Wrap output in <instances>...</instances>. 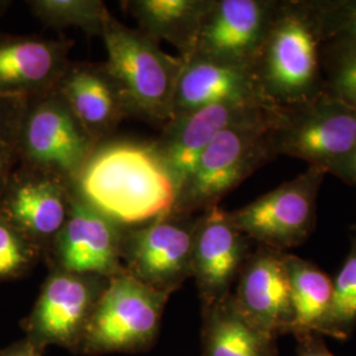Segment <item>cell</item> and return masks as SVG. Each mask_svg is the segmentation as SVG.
Segmentation results:
<instances>
[{
	"instance_id": "cell-1",
	"label": "cell",
	"mask_w": 356,
	"mask_h": 356,
	"mask_svg": "<svg viewBox=\"0 0 356 356\" xmlns=\"http://www.w3.org/2000/svg\"><path fill=\"white\" fill-rule=\"evenodd\" d=\"M74 189L123 227L172 214L178 197L177 184L153 141L129 139L98 144Z\"/></svg>"
},
{
	"instance_id": "cell-2",
	"label": "cell",
	"mask_w": 356,
	"mask_h": 356,
	"mask_svg": "<svg viewBox=\"0 0 356 356\" xmlns=\"http://www.w3.org/2000/svg\"><path fill=\"white\" fill-rule=\"evenodd\" d=\"M322 36L310 0H284L252 72L268 106L284 108L325 91Z\"/></svg>"
},
{
	"instance_id": "cell-3",
	"label": "cell",
	"mask_w": 356,
	"mask_h": 356,
	"mask_svg": "<svg viewBox=\"0 0 356 356\" xmlns=\"http://www.w3.org/2000/svg\"><path fill=\"white\" fill-rule=\"evenodd\" d=\"M104 63L127 106L129 116L165 126L172 118L182 60L163 51L138 28H129L106 13L102 35Z\"/></svg>"
},
{
	"instance_id": "cell-4",
	"label": "cell",
	"mask_w": 356,
	"mask_h": 356,
	"mask_svg": "<svg viewBox=\"0 0 356 356\" xmlns=\"http://www.w3.org/2000/svg\"><path fill=\"white\" fill-rule=\"evenodd\" d=\"M277 110L220 132L179 188L173 214L200 216L219 206L229 191L277 157L273 145Z\"/></svg>"
},
{
	"instance_id": "cell-5",
	"label": "cell",
	"mask_w": 356,
	"mask_h": 356,
	"mask_svg": "<svg viewBox=\"0 0 356 356\" xmlns=\"http://www.w3.org/2000/svg\"><path fill=\"white\" fill-rule=\"evenodd\" d=\"M273 145L277 156L304 160L347 182L356 151V110L326 90L307 102L279 108Z\"/></svg>"
},
{
	"instance_id": "cell-6",
	"label": "cell",
	"mask_w": 356,
	"mask_h": 356,
	"mask_svg": "<svg viewBox=\"0 0 356 356\" xmlns=\"http://www.w3.org/2000/svg\"><path fill=\"white\" fill-rule=\"evenodd\" d=\"M169 296L156 292L126 272L111 277L90 319L79 355L136 354L159 337Z\"/></svg>"
},
{
	"instance_id": "cell-7",
	"label": "cell",
	"mask_w": 356,
	"mask_h": 356,
	"mask_svg": "<svg viewBox=\"0 0 356 356\" xmlns=\"http://www.w3.org/2000/svg\"><path fill=\"white\" fill-rule=\"evenodd\" d=\"M97 145L56 90L26 101L15 145L20 165L74 185Z\"/></svg>"
},
{
	"instance_id": "cell-8",
	"label": "cell",
	"mask_w": 356,
	"mask_h": 356,
	"mask_svg": "<svg viewBox=\"0 0 356 356\" xmlns=\"http://www.w3.org/2000/svg\"><path fill=\"white\" fill-rule=\"evenodd\" d=\"M110 279L51 268L31 313L24 338L41 351L58 346L79 355L95 307Z\"/></svg>"
},
{
	"instance_id": "cell-9",
	"label": "cell",
	"mask_w": 356,
	"mask_h": 356,
	"mask_svg": "<svg viewBox=\"0 0 356 356\" xmlns=\"http://www.w3.org/2000/svg\"><path fill=\"white\" fill-rule=\"evenodd\" d=\"M326 175L322 169L309 166L279 188L229 211V219L257 245L289 252L305 243L316 229L317 198Z\"/></svg>"
},
{
	"instance_id": "cell-10",
	"label": "cell",
	"mask_w": 356,
	"mask_h": 356,
	"mask_svg": "<svg viewBox=\"0 0 356 356\" xmlns=\"http://www.w3.org/2000/svg\"><path fill=\"white\" fill-rule=\"evenodd\" d=\"M198 216L169 214L126 227L122 247L124 272L156 292L172 296L191 277Z\"/></svg>"
},
{
	"instance_id": "cell-11",
	"label": "cell",
	"mask_w": 356,
	"mask_h": 356,
	"mask_svg": "<svg viewBox=\"0 0 356 356\" xmlns=\"http://www.w3.org/2000/svg\"><path fill=\"white\" fill-rule=\"evenodd\" d=\"M124 229L74 189L69 216L44 260L49 269L111 279L124 273L122 263Z\"/></svg>"
},
{
	"instance_id": "cell-12",
	"label": "cell",
	"mask_w": 356,
	"mask_h": 356,
	"mask_svg": "<svg viewBox=\"0 0 356 356\" xmlns=\"http://www.w3.org/2000/svg\"><path fill=\"white\" fill-rule=\"evenodd\" d=\"M74 185L47 172L17 164L0 198V211L44 254L64 227Z\"/></svg>"
},
{
	"instance_id": "cell-13",
	"label": "cell",
	"mask_w": 356,
	"mask_h": 356,
	"mask_svg": "<svg viewBox=\"0 0 356 356\" xmlns=\"http://www.w3.org/2000/svg\"><path fill=\"white\" fill-rule=\"evenodd\" d=\"M279 4L277 0H213L191 56L252 67Z\"/></svg>"
},
{
	"instance_id": "cell-14",
	"label": "cell",
	"mask_w": 356,
	"mask_h": 356,
	"mask_svg": "<svg viewBox=\"0 0 356 356\" xmlns=\"http://www.w3.org/2000/svg\"><path fill=\"white\" fill-rule=\"evenodd\" d=\"M252 241L234 226L229 211L216 206L198 216L191 277L202 310L227 298L251 254Z\"/></svg>"
},
{
	"instance_id": "cell-15",
	"label": "cell",
	"mask_w": 356,
	"mask_h": 356,
	"mask_svg": "<svg viewBox=\"0 0 356 356\" xmlns=\"http://www.w3.org/2000/svg\"><path fill=\"white\" fill-rule=\"evenodd\" d=\"M273 108L277 107L259 101H229L172 118L153 144L169 168L178 191L200 156L220 132L268 114Z\"/></svg>"
},
{
	"instance_id": "cell-16",
	"label": "cell",
	"mask_w": 356,
	"mask_h": 356,
	"mask_svg": "<svg viewBox=\"0 0 356 356\" xmlns=\"http://www.w3.org/2000/svg\"><path fill=\"white\" fill-rule=\"evenodd\" d=\"M286 252L257 245L251 251L231 293L254 326L277 337L292 334L293 309Z\"/></svg>"
},
{
	"instance_id": "cell-17",
	"label": "cell",
	"mask_w": 356,
	"mask_h": 356,
	"mask_svg": "<svg viewBox=\"0 0 356 356\" xmlns=\"http://www.w3.org/2000/svg\"><path fill=\"white\" fill-rule=\"evenodd\" d=\"M73 41L0 32V95L31 99L56 89Z\"/></svg>"
},
{
	"instance_id": "cell-18",
	"label": "cell",
	"mask_w": 356,
	"mask_h": 356,
	"mask_svg": "<svg viewBox=\"0 0 356 356\" xmlns=\"http://www.w3.org/2000/svg\"><path fill=\"white\" fill-rule=\"evenodd\" d=\"M54 90L97 144L113 139L119 124L129 118L104 63H70Z\"/></svg>"
},
{
	"instance_id": "cell-19",
	"label": "cell",
	"mask_w": 356,
	"mask_h": 356,
	"mask_svg": "<svg viewBox=\"0 0 356 356\" xmlns=\"http://www.w3.org/2000/svg\"><path fill=\"white\" fill-rule=\"evenodd\" d=\"M229 101L266 103L260 97L251 66L220 63L200 56L182 60L172 118Z\"/></svg>"
},
{
	"instance_id": "cell-20",
	"label": "cell",
	"mask_w": 356,
	"mask_h": 356,
	"mask_svg": "<svg viewBox=\"0 0 356 356\" xmlns=\"http://www.w3.org/2000/svg\"><path fill=\"white\" fill-rule=\"evenodd\" d=\"M213 0H126L122 3L138 29L156 42L164 40L185 60L194 53Z\"/></svg>"
},
{
	"instance_id": "cell-21",
	"label": "cell",
	"mask_w": 356,
	"mask_h": 356,
	"mask_svg": "<svg viewBox=\"0 0 356 356\" xmlns=\"http://www.w3.org/2000/svg\"><path fill=\"white\" fill-rule=\"evenodd\" d=\"M202 356H279L277 335L247 318L232 294L202 310Z\"/></svg>"
},
{
	"instance_id": "cell-22",
	"label": "cell",
	"mask_w": 356,
	"mask_h": 356,
	"mask_svg": "<svg viewBox=\"0 0 356 356\" xmlns=\"http://www.w3.org/2000/svg\"><path fill=\"white\" fill-rule=\"evenodd\" d=\"M293 309L292 335L317 332L330 312L334 285L318 266L286 252Z\"/></svg>"
},
{
	"instance_id": "cell-23",
	"label": "cell",
	"mask_w": 356,
	"mask_h": 356,
	"mask_svg": "<svg viewBox=\"0 0 356 356\" xmlns=\"http://www.w3.org/2000/svg\"><path fill=\"white\" fill-rule=\"evenodd\" d=\"M31 13L53 29L78 28L90 36L102 35L108 8L102 0H28Z\"/></svg>"
},
{
	"instance_id": "cell-24",
	"label": "cell",
	"mask_w": 356,
	"mask_h": 356,
	"mask_svg": "<svg viewBox=\"0 0 356 356\" xmlns=\"http://www.w3.org/2000/svg\"><path fill=\"white\" fill-rule=\"evenodd\" d=\"M332 285L330 312L319 327L318 334L346 341L356 327V227L348 254Z\"/></svg>"
},
{
	"instance_id": "cell-25",
	"label": "cell",
	"mask_w": 356,
	"mask_h": 356,
	"mask_svg": "<svg viewBox=\"0 0 356 356\" xmlns=\"http://www.w3.org/2000/svg\"><path fill=\"white\" fill-rule=\"evenodd\" d=\"M321 63L325 90L356 110V45L322 44Z\"/></svg>"
},
{
	"instance_id": "cell-26",
	"label": "cell",
	"mask_w": 356,
	"mask_h": 356,
	"mask_svg": "<svg viewBox=\"0 0 356 356\" xmlns=\"http://www.w3.org/2000/svg\"><path fill=\"white\" fill-rule=\"evenodd\" d=\"M44 254L0 211V282L28 276Z\"/></svg>"
},
{
	"instance_id": "cell-27",
	"label": "cell",
	"mask_w": 356,
	"mask_h": 356,
	"mask_svg": "<svg viewBox=\"0 0 356 356\" xmlns=\"http://www.w3.org/2000/svg\"><path fill=\"white\" fill-rule=\"evenodd\" d=\"M318 20L322 44L356 45V0H310Z\"/></svg>"
},
{
	"instance_id": "cell-28",
	"label": "cell",
	"mask_w": 356,
	"mask_h": 356,
	"mask_svg": "<svg viewBox=\"0 0 356 356\" xmlns=\"http://www.w3.org/2000/svg\"><path fill=\"white\" fill-rule=\"evenodd\" d=\"M26 101V98L0 95V144L15 148Z\"/></svg>"
},
{
	"instance_id": "cell-29",
	"label": "cell",
	"mask_w": 356,
	"mask_h": 356,
	"mask_svg": "<svg viewBox=\"0 0 356 356\" xmlns=\"http://www.w3.org/2000/svg\"><path fill=\"white\" fill-rule=\"evenodd\" d=\"M297 339V356H335L323 342V337L317 332H305Z\"/></svg>"
},
{
	"instance_id": "cell-30",
	"label": "cell",
	"mask_w": 356,
	"mask_h": 356,
	"mask_svg": "<svg viewBox=\"0 0 356 356\" xmlns=\"http://www.w3.org/2000/svg\"><path fill=\"white\" fill-rule=\"evenodd\" d=\"M17 164H19V159L15 148L10 145L0 144V198L7 186L8 178Z\"/></svg>"
},
{
	"instance_id": "cell-31",
	"label": "cell",
	"mask_w": 356,
	"mask_h": 356,
	"mask_svg": "<svg viewBox=\"0 0 356 356\" xmlns=\"http://www.w3.org/2000/svg\"><path fill=\"white\" fill-rule=\"evenodd\" d=\"M44 353L26 338L0 348V356H44Z\"/></svg>"
},
{
	"instance_id": "cell-32",
	"label": "cell",
	"mask_w": 356,
	"mask_h": 356,
	"mask_svg": "<svg viewBox=\"0 0 356 356\" xmlns=\"http://www.w3.org/2000/svg\"><path fill=\"white\" fill-rule=\"evenodd\" d=\"M347 184L350 185H356V151L353 156L351 160V165H350V170H348V177H347Z\"/></svg>"
},
{
	"instance_id": "cell-33",
	"label": "cell",
	"mask_w": 356,
	"mask_h": 356,
	"mask_svg": "<svg viewBox=\"0 0 356 356\" xmlns=\"http://www.w3.org/2000/svg\"><path fill=\"white\" fill-rule=\"evenodd\" d=\"M13 6V1L10 0H0V19L4 16V13L8 11V8Z\"/></svg>"
}]
</instances>
